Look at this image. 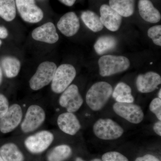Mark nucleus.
I'll list each match as a JSON object with an SVG mask.
<instances>
[{
  "instance_id": "f257e3e1",
  "label": "nucleus",
  "mask_w": 161,
  "mask_h": 161,
  "mask_svg": "<svg viewBox=\"0 0 161 161\" xmlns=\"http://www.w3.org/2000/svg\"><path fill=\"white\" fill-rule=\"evenodd\" d=\"M112 92V86L108 82H96L87 92L86 97L87 105L93 111H99L108 101Z\"/></svg>"
},
{
  "instance_id": "a211bd4d",
  "label": "nucleus",
  "mask_w": 161,
  "mask_h": 161,
  "mask_svg": "<svg viewBox=\"0 0 161 161\" xmlns=\"http://www.w3.org/2000/svg\"><path fill=\"white\" fill-rule=\"evenodd\" d=\"M111 8L124 17H129L134 14L135 0H109Z\"/></svg>"
},
{
  "instance_id": "e433bc0d",
  "label": "nucleus",
  "mask_w": 161,
  "mask_h": 161,
  "mask_svg": "<svg viewBox=\"0 0 161 161\" xmlns=\"http://www.w3.org/2000/svg\"><path fill=\"white\" fill-rule=\"evenodd\" d=\"M0 161H4L3 158H2V157L1 156V155H0Z\"/></svg>"
},
{
  "instance_id": "1a4fd4ad",
  "label": "nucleus",
  "mask_w": 161,
  "mask_h": 161,
  "mask_svg": "<svg viewBox=\"0 0 161 161\" xmlns=\"http://www.w3.org/2000/svg\"><path fill=\"white\" fill-rule=\"evenodd\" d=\"M59 104L65 108L68 112L74 113L78 111L83 103V99L76 85H70L62 92L59 98Z\"/></svg>"
},
{
  "instance_id": "6ab92c4d",
  "label": "nucleus",
  "mask_w": 161,
  "mask_h": 161,
  "mask_svg": "<svg viewBox=\"0 0 161 161\" xmlns=\"http://www.w3.org/2000/svg\"><path fill=\"white\" fill-rule=\"evenodd\" d=\"M117 39L113 36L105 35L97 39L94 44L95 51L98 55H103L111 51L117 46Z\"/></svg>"
},
{
  "instance_id": "f8f14e48",
  "label": "nucleus",
  "mask_w": 161,
  "mask_h": 161,
  "mask_svg": "<svg viewBox=\"0 0 161 161\" xmlns=\"http://www.w3.org/2000/svg\"><path fill=\"white\" fill-rule=\"evenodd\" d=\"M100 19L103 26L113 32L120 28L122 17L109 5L103 4L100 8Z\"/></svg>"
},
{
  "instance_id": "dca6fc26",
  "label": "nucleus",
  "mask_w": 161,
  "mask_h": 161,
  "mask_svg": "<svg viewBox=\"0 0 161 161\" xmlns=\"http://www.w3.org/2000/svg\"><path fill=\"white\" fill-rule=\"evenodd\" d=\"M58 125L61 131L72 136L75 135L81 128L80 122L76 115L69 112L59 115Z\"/></svg>"
},
{
  "instance_id": "a878e982",
  "label": "nucleus",
  "mask_w": 161,
  "mask_h": 161,
  "mask_svg": "<svg viewBox=\"0 0 161 161\" xmlns=\"http://www.w3.org/2000/svg\"><path fill=\"white\" fill-rule=\"evenodd\" d=\"M147 34L155 45L161 46V25H155L150 27L148 29Z\"/></svg>"
},
{
  "instance_id": "39448f33",
  "label": "nucleus",
  "mask_w": 161,
  "mask_h": 161,
  "mask_svg": "<svg viewBox=\"0 0 161 161\" xmlns=\"http://www.w3.org/2000/svg\"><path fill=\"white\" fill-rule=\"evenodd\" d=\"M53 62L45 61L40 64L29 81L30 86L34 91L43 88L52 82L57 69Z\"/></svg>"
},
{
  "instance_id": "5701e85b",
  "label": "nucleus",
  "mask_w": 161,
  "mask_h": 161,
  "mask_svg": "<svg viewBox=\"0 0 161 161\" xmlns=\"http://www.w3.org/2000/svg\"><path fill=\"white\" fill-rule=\"evenodd\" d=\"M2 66L6 77L13 78L16 77L19 74L21 63L16 58L7 57L2 60Z\"/></svg>"
},
{
  "instance_id": "7ed1b4c3",
  "label": "nucleus",
  "mask_w": 161,
  "mask_h": 161,
  "mask_svg": "<svg viewBox=\"0 0 161 161\" xmlns=\"http://www.w3.org/2000/svg\"><path fill=\"white\" fill-rule=\"evenodd\" d=\"M95 135L100 139L112 140L119 138L124 130L115 121L110 119H98L93 126Z\"/></svg>"
},
{
  "instance_id": "ddd939ff",
  "label": "nucleus",
  "mask_w": 161,
  "mask_h": 161,
  "mask_svg": "<svg viewBox=\"0 0 161 161\" xmlns=\"http://www.w3.org/2000/svg\"><path fill=\"white\" fill-rule=\"evenodd\" d=\"M161 83L160 75L155 72L150 71L141 74L136 79V86L139 92L149 93L158 88Z\"/></svg>"
},
{
  "instance_id": "0eeeda50",
  "label": "nucleus",
  "mask_w": 161,
  "mask_h": 161,
  "mask_svg": "<svg viewBox=\"0 0 161 161\" xmlns=\"http://www.w3.org/2000/svg\"><path fill=\"white\" fill-rule=\"evenodd\" d=\"M15 4L21 18L25 22L37 23L43 19V12L36 5L35 0H15Z\"/></svg>"
},
{
  "instance_id": "4468645a",
  "label": "nucleus",
  "mask_w": 161,
  "mask_h": 161,
  "mask_svg": "<svg viewBox=\"0 0 161 161\" xmlns=\"http://www.w3.org/2000/svg\"><path fill=\"white\" fill-rule=\"evenodd\" d=\"M57 26L61 33L67 37H71L78 32L80 27V22L75 12H69L61 17Z\"/></svg>"
},
{
  "instance_id": "4c0bfd02",
  "label": "nucleus",
  "mask_w": 161,
  "mask_h": 161,
  "mask_svg": "<svg viewBox=\"0 0 161 161\" xmlns=\"http://www.w3.org/2000/svg\"><path fill=\"white\" fill-rule=\"evenodd\" d=\"M2 42L1 40H0V46H1V44H2Z\"/></svg>"
},
{
  "instance_id": "473e14b6",
  "label": "nucleus",
  "mask_w": 161,
  "mask_h": 161,
  "mask_svg": "<svg viewBox=\"0 0 161 161\" xmlns=\"http://www.w3.org/2000/svg\"><path fill=\"white\" fill-rule=\"evenodd\" d=\"M61 3L68 6H72L75 4L76 0H59Z\"/></svg>"
},
{
  "instance_id": "393cba45",
  "label": "nucleus",
  "mask_w": 161,
  "mask_h": 161,
  "mask_svg": "<svg viewBox=\"0 0 161 161\" xmlns=\"http://www.w3.org/2000/svg\"><path fill=\"white\" fill-rule=\"evenodd\" d=\"M72 150L69 146L62 145L55 147L47 156L48 161H64L71 154Z\"/></svg>"
},
{
  "instance_id": "9b49d317",
  "label": "nucleus",
  "mask_w": 161,
  "mask_h": 161,
  "mask_svg": "<svg viewBox=\"0 0 161 161\" xmlns=\"http://www.w3.org/2000/svg\"><path fill=\"white\" fill-rule=\"evenodd\" d=\"M22 116L23 112L20 106L17 104L12 105L0 119V131L6 133L14 130L21 122Z\"/></svg>"
},
{
  "instance_id": "c756f323",
  "label": "nucleus",
  "mask_w": 161,
  "mask_h": 161,
  "mask_svg": "<svg viewBox=\"0 0 161 161\" xmlns=\"http://www.w3.org/2000/svg\"><path fill=\"white\" fill-rule=\"evenodd\" d=\"M135 161H160L157 158L151 154H147L143 157L137 158Z\"/></svg>"
},
{
  "instance_id": "9d476101",
  "label": "nucleus",
  "mask_w": 161,
  "mask_h": 161,
  "mask_svg": "<svg viewBox=\"0 0 161 161\" xmlns=\"http://www.w3.org/2000/svg\"><path fill=\"white\" fill-rule=\"evenodd\" d=\"M54 136L49 131L43 130L27 137L25 146L32 153H38L46 150L53 142Z\"/></svg>"
},
{
  "instance_id": "f03ea898",
  "label": "nucleus",
  "mask_w": 161,
  "mask_h": 161,
  "mask_svg": "<svg viewBox=\"0 0 161 161\" xmlns=\"http://www.w3.org/2000/svg\"><path fill=\"white\" fill-rule=\"evenodd\" d=\"M99 74L102 77H108L122 73L130 68V60L125 56L104 55L98 60Z\"/></svg>"
},
{
  "instance_id": "f3484780",
  "label": "nucleus",
  "mask_w": 161,
  "mask_h": 161,
  "mask_svg": "<svg viewBox=\"0 0 161 161\" xmlns=\"http://www.w3.org/2000/svg\"><path fill=\"white\" fill-rule=\"evenodd\" d=\"M138 7L141 17L146 22L156 23L160 21V13L150 0H139Z\"/></svg>"
},
{
  "instance_id": "f704fd0d",
  "label": "nucleus",
  "mask_w": 161,
  "mask_h": 161,
  "mask_svg": "<svg viewBox=\"0 0 161 161\" xmlns=\"http://www.w3.org/2000/svg\"><path fill=\"white\" fill-rule=\"evenodd\" d=\"M2 79H3V71H2V69L0 67V84L2 82Z\"/></svg>"
},
{
  "instance_id": "c85d7f7f",
  "label": "nucleus",
  "mask_w": 161,
  "mask_h": 161,
  "mask_svg": "<svg viewBox=\"0 0 161 161\" xmlns=\"http://www.w3.org/2000/svg\"><path fill=\"white\" fill-rule=\"evenodd\" d=\"M9 108V102L7 98L0 94V119L6 114Z\"/></svg>"
},
{
  "instance_id": "72a5a7b5",
  "label": "nucleus",
  "mask_w": 161,
  "mask_h": 161,
  "mask_svg": "<svg viewBox=\"0 0 161 161\" xmlns=\"http://www.w3.org/2000/svg\"><path fill=\"white\" fill-rule=\"evenodd\" d=\"M76 161H84L82 159L80 158H77L76 160ZM91 161H102L101 160H100V159L98 158H95L94 159L92 160Z\"/></svg>"
},
{
  "instance_id": "2eb2a0df",
  "label": "nucleus",
  "mask_w": 161,
  "mask_h": 161,
  "mask_svg": "<svg viewBox=\"0 0 161 161\" xmlns=\"http://www.w3.org/2000/svg\"><path fill=\"white\" fill-rule=\"evenodd\" d=\"M34 40L53 44L59 40V36L53 23L48 22L37 27L32 32Z\"/></svg>"
},
{
  "instance_id": "423d86ee",
  "label": "nucleus",
  "mask_w": 161,
  "mask_h": 161,
  "mask_svg": "<svg viewBox=\"0 0 161 161\" xmlns=\"http://www.w3.org/2000/svg\"><path fill=\"white\" fill-rule=\"evenodd\" d=\"M113 109L117 115L131 123H140L144 118L142 108L133 103L116 102L113 105Z\"/></svg>"
},
{
  "instance_id": "20e7f679",
  "label": "nucleus",
  "mask_w": 161,
  "mask_h": 161,
  "mask_svg": "<svg viewBox=\"0 0 161 161\" xmlns=\"http://www.w3.org/2000/svg\"><path fill=\"white\" fill-rule=\"evenodd\" d=\"M76 75V69L71 64H61L57 68L52 80V91L57 94L62 93L69 86Z\"/></svg>"
},
{
  "instance_id": "cd10ccee",
  "label": "nucleus",
  "mask_w": 161,
  "mask_h": 161,
  "mask_svg": "<svg viewBox=\"0 0 161 161\" xmlns=\"http://www.w3.org/2000/svg\"><path fill=\"white\" fill-rule=\"evenodd\" d=\"M150 111L153 112L158 119L161 120V99L159 98H154L150 104Z\"/></svg>"
},
{
  "instance_id": "4be33fe9",
  "label": "nucleus",
  "mask_w": 161,
  "mask_h": 161,
  "mask_svg": "<svg viewBox=\"0 0 161 161\" xmlns=\"http://www.w3.org/2000/svg\"><path fill=\"white\" fill-rule=\"evenodd\" d=\"M0 155L4 161H23V153L13 143L3 145L0 148Z\"/></svg>"
},
{
  "instance_id": "aec40b11",
  "label": "nucleus",
  "mask_w": 161,
  "mask_h": 161,
  "mask_svg": "<svg viewBox=\"0 0 161 161\" xmlns=\"http://www.w3.org/2000/svg\"><path fill=\"white\" fill-rule=\"evenodd\" d=\"M112 95L116 102L133 103L134 102L131 87L124 82L117 84L112 92Z\"/></svg>"
},
{
  "instance_id": "6e6552de",
  "label": "nucleus",
  "mask_w": 161,
  "mask_h": 161,
  "mask_svg": "<svg viewBox=\"0 0 161 161\" xmlns=\"http://www.w3.org/2000/svg\"><path fill=\"white\" fill-rule=\"evenodd\" d=\"M45 119V113L41 107L32 105L28 108L21 124V130L25 133L33 132L41 125Z\"/></svg>"
},
{
  "instance_id": "7c9ffc66",
  "label": "nucleus",
  "mask_w": 161,
  "mask_h": 161,
  "mask_svg": "<svg viewBox=\"0 0 161 161\" xmlns=\"http://www.w3.org/2000/svg\"><path fill=\"white\" fill-rule=\"evenodd\" d=\"M153 130L154 132L158 135L161 136V122L159 120L154 124L153 127Z\"/></svg>"
},
{
  "instance_id": "c9c22d12",
  "label": "nucleus",
  "mask_w": 161,
  "mask_h": 161,
  "mask_svg": "<svg viewBox=\"0 0 161 161\" xmlns=\"http://www.w3.org/2000/svg\"><path fill=\"white\" fill-rule=\"evenodd\" d=\"M161 90L160 89L159 91L158 94V98H161Z\"/></svg>"
},
{
  "instance_id": "412c9836",
  "label": "nucleus",
  "mask_w": 161,
  "mask_h": 161,
  "mask_svg": "<svg viewBox=\"0 0 161 161\" xmlns=\"http://www.w3.org/2000/svg\"><path fill=\"white\" fill-rule=\"evenodd\" d=\"M81 19L85 25L94 32H98L103 29L104 26L100 17L94 12L91 10L83 12L81 14Z\"/></svg>"
},
{
  "instance_id": "2f4dec72",
  "label": "nucleus",
  "mask_w": 161,
  "mask_h": 161,
  "mask_svg": "<svg viewBox=\"0 0 161 161\" xmlns=\"http://www.w3.org/2000/svg\"><path fill=\"white\" fill-rule=\"evenodd\" d=\"M8 31L6 27L0 26V39H5L8 36Z\"/></svg>"
},
{
  "instance_id": "bb28decb",
  "label": "nucleus",
  "mask_w": 161,
  "mask_h": 161,
  "mask_svg": "<svg viewBox=\"0 0 161 161\" xmlns=\"http://www.w3.org/2000/svg\"><path fill=\"white\" fill-rule=\"evenodd\" d=\"M102 161H129L128 158L121 153L112 151L104 153L103 155Z\"/></svg>"
},
{
  "instance_id": "b1692460",
  "label": "nucleus",
  "mask_w": 161,
  "mask_h": 161,
  "mask_svg": "<svg viewBox=\"0 0 161 161\" xmlns=\"http://www.w3.org/2000/svg\"><path fill=\"white\" fill-rule=\"evenodd\" d=\"M16 14L15 0H0V17L6 21L14 19Z\"/></svg>"
}]
</instances>
